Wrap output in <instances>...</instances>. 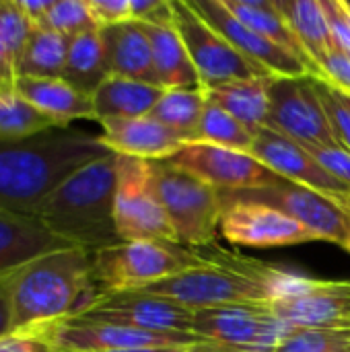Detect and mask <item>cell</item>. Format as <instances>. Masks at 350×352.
<instances>
[{
  "instance_id": "obj_1",
  "label": "cell",
  "mask_w": 350,
  "mask_h": 352,
  "mask_svg": "<svg viewBox=\"0 0 350 352\" xmlns=\"http://www.w3.org/2000/svg\"><path fill=\"white\" fill-rule=\"evenodd\" d=\"M109 153L99 136L72 128L0 140V208L35 217L41 202L64 179Z\"/></svg>"
},
{
  "instance_id": "obj_2",
  "label": "cell",
  "mask_w": 350,
  "mask_h": 352,
  "mask_svg": "<svg viewBox=\"0 0 350 352\" xmlns=\"http://www.w3.org/2000/svg\"><path fill=\"white\" fill-rule=\"evenodd\" d=\"M91 254L68 248L10 276V332L39 330L83 311L95 297Z\"/></svg>"
},
{
  "instance_id": "obj_3",
  "label": "cell",
  "mask_w": 350,
  "mask_h": 352,
  "mask_svg": "<svg viewBox=\"0 0 350 352\" xmlns=\"http://www.w3.org/2000/svg\"><path fill=\"white\" fill-rule=\"evenodd\" d=\"M116 153L64 179L37 208V219L60 239L89 254L122 243L116 219Z\"/></svg>"
},
{
  "instance_id": "obj_4",
  "label": "cell",
  "mask_w": 350,
  "mask_h": 352,
  "mask_svg": "<svg viewBox=\"0 0 350 352\" xmlns=\"http://www.w3.org/2000/svg\"><path fill=\"white\" fill-rule=\"evenodd\" d=\"M151 167L159 202L173 227L177 243L186 250L215 245L221 235V192L169 159L151 161Z\"/></svg>"
},
{
  "instance_id": "obj_5",
  "label": "cell",
  "mask_w": 350,
  "mask_h": 352,
  "mask_svg": "<svg viewBox=\"0 0 350 352\" xmlns=\"http://www.w3.org/2000/svg\"><path fill=\"white\" fill-rule=\"evenodd\" d=\"M198 264L192 250L163 241H122L91 254L97 295L140 291Z\"/></svg>"
},
{
  "instance_id": "obj_6",
  "label": "cell",
  "mask_w": 350,
  "mask_h": 352,
  "mask_svg": "<svg viewBox=\"0 0 350 352\" xmlns=\"http://www.w3.org/2000/svg\"><path fill=\"white\" fill-rule=\"evenodd\" d=\"M113 219L122 241L177 243L155 190L151 161L118 155Z\"/></svg>"
},
{
  "instance_id": "obj_7",
  "label": "cell",
  "mask_w": 350,
  "mask_h": 352,
  "mask_svg": "<svg viewBox=\"0 0 350 352\" xmlns=\"http://www.w3.org/2000/svg\"><path fill=\"white\" fill-rule=\"evenodd\" d=\"M140 291L173 301L192 311L221 307V305H235V303L272 301L270 291L262 283L248 278L239 272L204 264V262L194 268L182 270L169 278H163L155 285H149Z\"/></svg>"
},
{
  "instance_id": "obj_8",
  "label": "cell",
  "mask_w": 350,
  "mask_h": 352,
  "mask_svg": "<svg viewBox=\"0 0 350 352\" xmlns=\"http://www.w3.org/2000/svg\"><path fill=\"white\" fill-rule=\"evenodd\" d=\"M173 23L184 39L188 56L198 72L202 89H217L237 80L272 76L243 58L212 25H208L190 0H171Z\"/></svg>"
},
{
  "instance_id": "obj_9",
  "label": "cell",
  "mask_w": 350,
  "mask_h": 352,
  "mask_svg": "<svg viewBox=\"0 0 350 352\" xmlns=\"http://www.w3.org/2000/svg\"><path fill=\"white\" fill-rule=\"evenodd\" d=\"M316 78L311 74L272 76L270 116L266 124L309 151L340 146L320 99Z\"/></svg>"
},
{
  "instance_id": "obj_10",
  "label": "cell",
  "mask_w": 350,
  "mask_h": 352,
  "mask_svg": "<svg viewBox=\"0 0 350 352\" xmlns=\"http://www.w3.org/2000/svg\"><path fill=\"white\" fill-rule=\"evenodd\" d=\"M37 332L50 342L54 352H103L130 349H188L206 342L196 334L182 332H146L109 322L68 318Z\"/></svg>"
},
{
  "instance_id": "obj_11",
  "label": "cell",
  "mask_w": 350,
  "mask_h": 352,
  "mask_svg": "<svg viewBox=\"0 0 350 352\" xmlns=\"http://www.w3.org/2000/svg\"><path fill=\"white\" fill-rule=\"evenodd\" d=\"M268 303H235L194 311L192 332L206 342L248 352H272L289 332Z\"/></svg>"
},
{
  "instance_id": "obj_12",
  "label": "cell",
  "mask_w": 350,
  "mask_h": 352,
  "mask_svg": "<svg viewBox=\"0 0 350 352\" xmlns=\"http://www.w3.org/2000/svg\"><path fill=\"white\" fill-rule=\"evenodd\" d=\"M231 196H241L278 208L281 212L295 219L314 237V241H332L344 250L349 245L350 221L347 206L311 188L281 179L274 186L252 192H237Z\"/></svg>"
},
{
  "instance_id": "obj_13",
  "label": "cell",
  "mask_w": 350,
  "mask_h": 352,
  "mask_svg": "<svg viewBox=\"0 0 350 352\" xmlns=\"http://www.w3.org/2000/svg\"><path fill=\"white\" fill-rule=\"evenodd\" d=\"M169 161L206 182L221 194L262 190L281 182V177L262 165L252 153L206 142H188L169 157Z\"/></svg>"
},
{
  "instance_id": "obj_14",
  "label": "cell",
  "mask_w": 350,
  "mask_h": 352,
  "mask_svg": "<svg viewBox=\"0 0 350 352\" xmlns=\"http://www.w3.org/2000/svg\"><path fill=\"white\" fill-rule=\"evenodd\" d=\"M221 196V235L233 245L264 250L314 241V237L295 219H291L274 206L231 194Z\"/></svg>"
},
{
  "instance_id": "obj_15",
  "label": "cell",
  "mask_w": 350,
  "mask_h": 352,
  "mask_svg": "<svg viewBox=\"0 0 350 352\" xmlns=\"http://www.w3.org/2000/svg\"><path fill=\"white\" fill-rule=\"evenodd\" d=\"M72 318L109 322L146 332H182L194 334V311L173 301L142 291L95 295L93 301Z\"/></svg>"
},
{
  "instance_id": "obj_16",
  "label": "cell",
  "mask_w": 350,
  "mask_h": 352,
  "mask_svg": "<svg viewBox=\"0 0 350 352\" xmlns=\"http://www.w3.org/2000/svg\"><path fill=\"white\" fill-rule=\"evenodd\" d=\"M262 165L274 171L281 179L311 188L320 194H326L347 208L350 206V188L332 177L314 157V153L299 142L278 134L272 128H262L254 136L250 151Z\"/></svg>"
},
{
  "instance_id": "obj_17",
  "label": "cell",
  "mask_w": 350,
  "mask_h": 352,
  "mask_svg": "<svg viewBox=\"0 0 350 352\" xmlns=\"http://www.w3.org/2000/svg\"><path fill=\"white\" fill-rule=\"evenodd\" d=\"M192 8L208 23L212 25L243 58H248L254 66L262 68L268 74L274 76H316L309 66H305L301 60L248 27L243 21H239L225 4L223 0H190Z\"/></svg>"
},
{
  "instance_id": "obj_18",
  "label": "cell",
  "mask_w": 350,
  "mask_h": 352,
  "mask_svg": "<svg viewBox=\"0 0 350 352\" xmlns=\"http://www.w3.org/2000/svg\"><path fill=\"white\" fill-rule=\"evenodd\" d=\"M268 305L287 328H350V283L311 280L303 291L272 299Z\"/></svg>"
},
{
  "instance_id": "obj_19",
  "label": "cell",
  "mask_w": 350,
  "mask_h": 352,
  "mask_svg": "<svg viewBox=\"0 0 350 352\" xmlns=\"http://www.w3.org/2000/svg\"><path fill=\"white\" fill-rule=\"evenodd\" d=\"M72 248L56 237L37 217H25L0 208V278L60 250Z\"/></svg>"
},
{
  "instance_id": "obj_20",
  "label": "cell",
  "mask_w": 350,
  "mask_h": 352,
  "mask_svg": "<svg viewBox=\"0 0 350 352\" xmlns=\"http://www.w3.org/2000/svg\"><path fill=\"white\" fill-rule=\"evenodd\" d=\"M99 126L103 128L99 140L107 151L142 161L169 159L188 144L182 136L149 116L134 120H101Z\"/></svg>"
},
{
  "instance_id": "obj_21",
  "label": "cell",
  "mask_w": 350,
  "mask_h": 352,
  "mask_svg": "<svg viewBox=\"0 0 350 352\" xmlns=\"http://www.w3.org/2000/svg\"><path fill=\"white\" fill-rule=\"evenodd\" d=\"M99 33L103 39L107 68L111 76L159 87L151 41L144 33L142 23L126 21L120 25L103 27L99 29Z\"/></svg>"
},
{
  "instance_id": "obj_22",
  "label": "cell",
  "mask_w": 350,
  "mask_h": 352,
  "mask_svg": "<svg viewBox=\"0 0 350 352\" xmlns=\"http://www.w3.org/2000/svg\"><path fill=\"white\" fill-rule=\"evenodd\" d=\"M17 93L58 128H70L74 120H95L93 97L76 91L64 78L19 76Z\"/></svg>"
},
{
  "instance_id": "obj_23",
  "label": "cell",
  "mask_w": 350,
  "mask_h": 352,
  "mask_svg": "<svg viewBox=\"0 0 350 352\" xmlns=\"http://www.w3.org/2000/svg\"><path fill=\"white\" fill-rule=\"evenodd\" d=\"M144 33L151 41L153 62L159 78V87L165 91L173 89H202L198 72L188 56L184 39L173 23V14L161 21L142 23Z\"/></svg>"
},
{
  "instance_id": "obj_24",
  "label": "cell",
  "mask_w": 350,
  "mask_h": 352,
  "mask_svg": "<svg viewBox=\"0 0 350 352\" xmlns=\"http://www.w3.org/2000/svg\"><path fill=\"white\" fill-rule=\"evenodd\" d=\"M163 91L161 87L109 74L93 93L95 122L144 118L157 105Z\"/></svg>"
},
{
  "instance_id": "obj_25",
  "label": "cell",
  "mask_w": 350,
  "mask_h": 352,
  "mask_svg": "<svg viewBox=\"0 0 350 352\" xmlns=\"http://www.w3.org/2000/svg\"><path fill=\"white\" fill-rule=\"evenodd\" d=\"M272 76L237 80V82H229V85L208 89V91L204 89V91H206L208 101L223 107L227 113L239 120L252 134H256L268 124Z\"/></svg>"
},
{
  "instance_id": "obj_26",
  "label": "cell",
  "mask_w": 350,
  "mask_h": 352,
  "mask_svg": "<svg viewBox=\"0 0 350 352\" xmlns=\"http://www.w3.org/2000/svg\"><path fill=\"white\" fill-rule=\"evenodd\" d=\"M281 14L299 39L311 64L320 70V62L334 47L330 21L322 0H276ZM322 74V72H320Z\"/></svg>"
},
{
  "instance_id": "obj_27",
  "label": "cell",
  "mask_w": 350,
  "mask_h": 352,
  "mask_svg": "<svg viewBox=\"0 0 350 352\" xmlns=\"http://www.w3.org/2000/svg\"><path fill=\"white\" fill-rule=\"evenodd\" d=\"M223 4L239 21H243L248 27H252L254 31H258L260 35H264L266 39H270L272 43H276L278 47H283L285 52H289L291 56H295L297 60H301L305 66L311 68V72L318 78H322L320 70L311 64V60L303 52L299 39L295 37V33L287 25L285 16L281 14L276 0H223Z\"/></svg>"
},
{
  "instance_id": "obj_28",
  "label": "cell",
  "mask_w": 350,
  "mask_h": 352,
  "mask_svg": "<svg viewBox=\"0 0 350 352\" xmlns=\"http://www.w3.org/2000/svg\"><path fill=\"white\" fill-rule=\"evenodd\" d=\"M107 76L109 68L99 29H91L70 37L62 78L76 91L93 97V93L101 87V82Z\"/></svg>"
},
{
  "instance_id": "obj_29",
  "label": "cell",
  "mask_w": 350,
  "mask_h": 352,
  "mask_svg": "<svg viewBox=\"0 0 350 352\" xmlns=\"http://www.w3.org/2000/svg\"><path fill=\"white\" fill-rule=\"evenodd\" d=\"M204 89H173L163 91L157 105L151 109L149 118L169 128L186 142H196L198 126L206 107Z\"/></svg>"
},
{
  "instance_id": "obj_30",
  "label": "cell",
  "mask_w": 350,
  "mask_h": 352,
  "mask_svg": "<svg viewBox=\"0 0 350 352\" xmlns=\"http://www.w3.org/2000/svg\"><path fill=\"white\" fill-rule=\"evenodd\" d=\"M68 43H70L68 37L52 29L37 27L17 64L19 76L62 78L66 56H68Z\"/></svg>"
},
{
  "instance_id": "obj_31",
  "label": "cell",
  "mask_w": 350,
  "mask_h": 352,
  "mask_svg": "<svg viewBox=\"0 0 350 352\" xmlns=\"http://www.w3.org/2000/svg\"><path fill=\"white\" fill-rule=\"evenodd\" d=\"M54 128L58 126L27 103L17 91L0 93V140L31 138Z\"/></svg>"
},
{
  "instance_id": "obj_32",
  "label": "cell",
  "mask_w": 350,
  "mask_h": 352,
  "mask_svg": "<svg viewBox=\"0 0 350 352\" xmlns=\"http://www.w3.org/2000/svg\"><path fill=\"white\" fill-rule=\"evenodd\" d=\"M254 136L256 134H252L239 120H235L223 107L215 105L212 101H206V107L198 126L196 142H206L215 146L250 153L254 144Z\"/></svg>"
},
{
  "instance_id": "obj_33",
  "label": "cell",
  "mask_w": 350,
  "mask_h": 352,
  "mask_svg": "<svg viewBox=\"0 0 350 352\" xmlns=\"http://www.w3.org/2000/svg\"><path fill=\"white\" fill-rule=\"evenodd\" d=\"M272 352H350V328H291Z\"/></svg>"
},
{
  "instance_id": "obj_34",
  "label": "cell",
  "mask_w": 350,
  "mask_h": 352,
  "mask_svg": "<svg viewBox=\"0 0 350 352\" xmlns=\"http://www.w3.org/2000/svg\"><path fill=\"white\" fill-rule=\"evenodd\" d=\"M41 27L52 29L68 39L85 31L99 29L93 21L89 0H54Z\"/></svg>"
},
{
  "instance_id": "obj_35",
  "label": "cell",
  "mask_w": 350,
  "mask_h": 352,
  "mask_svg": "<svg viewBox=\"0 0 350 352\" xmlns=\"http://www.w3.org/2000/svg\"><path fill=\"white\" fill-rule=\"evenodd\" d=\"M35 29L37 27L23 14L17 0H0V39L14 64H19Z\"/></svg>"
},
{
  "instance_id": "obj_36",
  "label": "cell",
  "mask_w": 350,
  "mask_h": 352,
  "mask_svg": "<svg viewBox=\"0 0 350 352\" xmlns=\"http://www.w3.org/2000/svg\"><path fill=\"white\" fill-rule=\"evenodd\" d=\"M316 87L324 103L326 116L330 120L336 142L350 153V97L322 78H316Z\"/></svg>"
},
{
  "instance_id": "obj_37",
  "label": "cell",
  "mask_w": 350,
  "mask_h": 352,
  "mask_svg": "<svg viewBox=\"0 0 350 352\" xmlns=\"http://www.w3.org/2000/svg\"><path fill=\"white\" fill-rule=\"evenodd\" d=\"M320 72H322V80L350 95V58L336 45L320 62Z\"/></svg>"
},
{
  "instance_id": "obj_38",
  "label": "cell",
  "mask_w": 350,
  "mask_h": 352,
  "mask_svg": "<svg viewBox=\"0 0 350 352\" xmlns=\"http://www.w3.org/2000/svg\"><path fill=\"white\" fill-rule=\"evenodd\" d=\"M322 2L330 21L334 45L350 58V16L344 0H322Z\"/></svg>"
},
{
  "instance_id": "obj_39",
  "label": "cell",
  "mask_w": 350,
  "mask_h": 352,
  "mask_svg": "<svg viewBox=\"0 0 350 352\" xmlns=\"http://www.w3.org/2000/svg\"><path fill=\"white\" fill-rule=\"evenodd\" d=\"M89 8L99 29L132 21L130 0H89Z\"/></svg>"
},
{
  "instance_id": "obj_40",
  "label": "cell",
  "mask_w": 350,
  "mask_h": 352,
  "mask_svg": "<svg viewBox=\"0 0 350 352\" xmlns=\"http://www.w3.org/2000/svg\"><path fill=\"white\" fill-rule=\"evenodd\" d=\"M318 163L340 184L350 188V153L342 146H330V148H316L311 151Z\"/></svg>"
},
{
  "instance_id": "obj_41",
  "label": "cell",
  "mask_w": 350,
  "mask_h": 352,
  "mask_svg": "<svg viewBox=\"0 0 350 352\" xmlns=\"http://www.w3.org/2000/svg\"><path fill=\"white\" fill-rule=\"evenodd\" d=\"M0 352H54V349L37 332L17 330L0 336Z\"/></svg>"
},
{
  "instance_id": "obj_42",
  "label": "cell",
  "mask_w": 350,
  "mask_h": 352,
  "mask_svg": "<svg viewBox=\"0 0 350 352\" xmlns=\"http://www.w3.org/2000/svg\"><path fill=\"white\" fill-rule=\"evenodd\" d=\"M17 80H19L17 64L0 39V93H14Z\"/></svg>"
},
{
  "instance_id": "obj_43",
  "label": "cell",
  "mask_w": 350,
  "mask_h": 352,
  "mask_svg": "<svg viewBox=\"0 0 350 352\" xmlns=\"http://www.w3.org/2000/svg\"><path fill=\"white\" fill-rule=\"evenodd\" d=\"M19 8L23 10V14L35 25V27H41L47 10L52 8L54 0H17Z\"/></svg>"
},
{
  "instance_id": "obj_44",
  "label": "cell",
  "mask_w": 350,
  "mask_h": 352,
  "mask_svg": "<svg viewBox=\"0 0 350 352\" xmlns=\"http://www.w3.org/2000/svg\"><path fill=\"white\" fill-rule=\"evenodd\" d=\"M12 276V274H10ZM10 276L0 278V336L10 332Z\"/></svg>"
},
{
  "instance_id": "obj_45",
  "label": "cell",
  "mask_w": 350,
  "mask_h": 352,
  "mask_svg": "<svg viewBox=\"0 0 350 352\" xmlns=\"http://www.w3.org/2000/svg\"><path fill=\"white\" fill-rule=\"evenodd\" d=\"M186 352H248L239 351V349H233V346H223V344H217V342H198L190 349H186Z\"/></svg>"
},
{
  "instance_id": "obj_46",
  "label": "cell",
  "mask_w": 350,
  "mask_h": 352,
  "mask_svg": "<svg viewBox=\"0 0 350 352\" xmlns=\"http://www.w3.org/2000/svg\"><path fill=\"white\" fill-rule=\"evenodd\" d=\"M190 349V346H188ZM103 352H186V349H130V351H103Z\"/></svg>"
},
{
  "instance_id": "obj_47",
  "label": "cell",
  "mask_w": 350,
  "mask_h": 352,
  "mask_svg": "<svg viewBox=\"0 0 350 352\" xmlns=\"http://www.w3.org/2000/svg\"><path fill=\"white\" fill-rule=\"evenodd\" d=\"M347 210H349V221H350V206L347 208ZM347 252L350 254V227H349V245H347Z\"/></svg>"
},
{
  "instance_id": "obj_48",
  "label": "cell",
  "mask_w": 350,
  "mask_h": 352,
  "mask_svg": "<svg viewBox=\"0 0 350 352\" xmlns=\"http://www.w3.org/2000/svg\"><path fill=\"white\" fill-rule=\"evenodd\" d=\"M344 6H347V12H349V16H350V4H349V2H344Z\"/></svg>"
}]
</instances>
